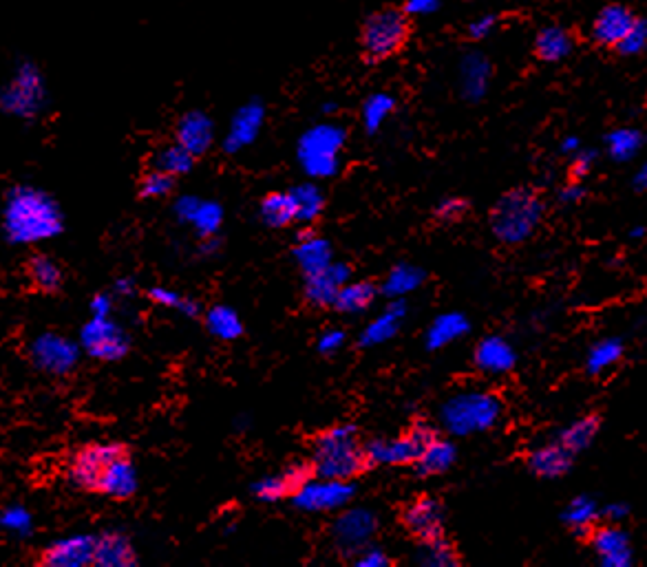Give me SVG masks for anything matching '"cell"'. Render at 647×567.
<instances>
[{
	"label": "cell",
	"mask_w": 647,
	"mask_h": 567,
	"mask_svg": "<svg viewBox=\"0 0 647 567\" xmlns=\"http://www.w3.org/2000/svg\"><path fill=\"white\" fill-rule=\"evenodd\" d=\"M67 477L76 488L118 501L137 492L131 448L122 442H87L67 455Z\"/></svg>",
	"instance_id": "obj_1"
},
{
	"label": "cell",
	"mask_w": 647,
	"mask_h": 567,
	"mask_svg": "<svg viewBox=\"0 0 647 567\" xmlns=\"http://www.w3.org/2000/svg\"><path fill=\"white\" fill-rule=\"evenodd\" d=\"M365 448L354 426H334L314 440L312 470L316 477L349 481L367 468Z\"/></svg>",
	"instance_id": "obj_2"
},
{
	"label": "cell",
	"mask_w": 647,
	"mask_h": 567,
	"mask_svg": "<svg viewBox=\"0 0 647 567\" xmlns=\"http://www.w3.org/2000/svg\"><path fill=\"white\" fill-rule=\"evenodd\" d=\"M544 219V203L535 190L515 188L495 203L491 212L493 234L502 243L517 245L535 234Z\"/></svg>",
	"instance_id": "obj_3"
},
{
	"label": "cell",
	"mask_w": 647,
	"mask_h": 567,
	"mask_svg": "<svg viewBox=\"0 0 647 567\" xmlns=\"http://www.w3.org/2000/svg\"><path fill=\"white\" fill-rule=\"evenodd\" d=\"M502 415V402L493 393L466 391L453 395L442 406L440 420L451 435H473L493 429Z\"/></svg>",
	"instance_id": "obj_4"
},
{
	"label": "cell",
	"mask_w": 647,
	"mask_h": 567,
	"mask_svg": "<svg viewBox=\"0 0 647 567\" xmlns=\"http://www.w3.org/2000/svg\"><path fill=\"white\" fill-rule=\"evenodd\" d=\"M347 142V131L341 124H316L299 139V162L314 179L334 177L341 168V151Z\"/></svg>",
	"instance_id": "obj_5"
},
{
	"label": "cell",
	"mask_w": 647,
	"mask_h": 567,
	"mask_svg": "<svg viewBox=\"0 0 647 567\" xmlns=\"http://www.w3.org/2000/svg\"><path fill=\"white\" fill-rule=\"evenodd\" d=\"M409 16L396 7L380 9L365 18L360 29V47L367 62H383L407 45Z\"/></svg>",
	"instance_id": "obj_6"
},
{
	"label": "cell",
	"mask_w": 647,
	"mask_h": 567,
	"mask_svg": "<svg viewBox=\"0 0 647 567\" xmlns=\"http://www.w3.org/2000/svg\"><path fill=\"white\" fill-rule=\"evenodd\" d=\"M436 433L424 422L413 424V429L396 440H374L365 446L369 466H409L416 462Z\"/></svg>",
	"instance_id": "obj_7"
},
{
	"label": "cell",
	"mask_w": 647,
	"mask_h": 567,
	"mask_svg": "<svg viewBox=\"0 0 647 567\" xmlns=\"http://www.w3.org/2000/svg\"><path fill=\"white\" fill-rule=\"evenodd\" d=\"M294 506L307 512H330L343 508L354 497V486L341 479H310L292 492Z\"/></svg>",
	"instance_id": "obj_8"
},
{
	"label": "cell",
	"mask_w": 647,
	"mask_h": 567,
	"mask_svg": "<svg viewBox=\"0 0 647 567\" xmlns=\"http://www.w3.org/2000/svg\"><path fill=\"white\" fill-rule=\"evenodd\" d=\"M376 528H378V521L374 512H369L365 508H354L343 512V515L336 519L332 534L338 550L345 554H356L363 548H367V543L371 541V537H374Z\"/></svg>",
	"instance_id": "obj_9"
},
{
	"label": "cell",
	"mask_w": 647,
	"mask_h": 567,
	"mask_svg": "<svg viewBox=\"0 0 647 567\" xmlns=\"http://www.w3.org/2000/svg\"><path fill=\"white\" fill-rule=\"evenodd\" d=\"M407 530L422 541L440 539L444 534V506L433 497H420L405 510Z\"/></svg>",
	"instance_id": "obj_10"
},
{
	"label": "cell",
	"mask_w": 647,
	"mask_h": 567,
	"mask_svg": "<svg viewBox=\"0 0 647 567\" xmlns=\"http://www.w3.org/2000/svg\"><path fill=\"white\" fill-rule=\"evenodd\" d=\"M93 537H73L40 550L34 565L40 567H89L93 556Z\"/></svg>",
	"instance_id": "obj_11"
},
{
	"label": "cell",
	"mask_w": 647,
	"mask_h": 567,
	"mask_svg": "<svg viewBox=\"0 0 647 567\" xmlns=\"http://www.w3.org/2000/svg\"><path fill=\"white\" fill-rule=\"evenodd\" d=\"M634 20H636V16L630 7H625L621 3L606 5L597 14L595 23H592L590 36L597 42V45L614 49L621 42V38L628 34L630 27L634 25Z\"/></svg>",
	"instance_id": "obj_12"
},
{
	"label": "cell",
	"mask_w": 647,
	"mask_h": 567,
	"mask_svg": "<svg viewBox=\"0 0 647 567\" xmlns=\"http://www.w3.org/2000/svg\"><path fill=\"white\" fill-rule=\"evenodd\" d=\"M349 281H352V270H349V265L330 263L325 270L307 276L305 298L314 307H330L334 305L338 290H341V287Z\"/></svg>",
	"instance_id": "obj_13"
},
{
	"label": "cell",
	"mask_w": 647,
	"mask_h": 567,
	"mask_svg": "<svg viewBox=\"0 0 647 567\" xmlns=\"http://www.w3.org/2000/svg\"><path fill=\"white\" fill-rule=\"evenodd\" d=\"M23 274L29 283V290L36 294L51 296L62 292V287H65V272L49 254L34 252L27 256V261L23 263Z\"/></svg>",
	"instance_id": "obj_14"
},
{
	"label": "cell",
	"mask_w": 647,
	"mask_h": 567,
	"mask_svg": "<svg viewBox=\"0 0 647 567\" xmlns=\"http://www.w3.org/2000/svg\"><path fill=\"white\" fill-rule=\"evenodd\" d=\"M493 76L491 60L480 51L464 53L460 60V93L466 102H480Z\"/></svg>",
	"instance_id": "obj_15"
},
{
	"label": "cell",
	"mask_w": 647,
	"mask_h": 567,
	"mask_svg": "<svg viewBox=\"0 0 647 567\" xmlns=\"http://www.w3.org/2000/svg\"><path fill=\"white\" fill-rule=\"evenodd\" d=\"M93 567H133L137 565V554L126 534L104 532L93 543Z\"/></svg>",
	"instance_id": "obj_16"
},
{
	"label": "cell",
	"mask_w": 647,
	"mask_h": 567,
	"mask_svg": "<svg viewBox=\"0 0 647 567\" xmlns=\"http://www.w3.org/2000/svg\"><path fill=\"white\" fill-rule=\"evenodd\" d=\"M592 548L599 554L603 567H628L632 565V548L628 532L606 526L592 532Z\"/></svg>",
	"instance_id": "obj_17"
},
{
	"label": "cell",
	"mask_w": 647,
	"mask_h": 567,
	"mask_svg": "<svg viewBox=\"0 0 647 567\" xmlns=\"http://www.w3.org/2000/svg\"><path fill=\"white\" fill-rule=\"evenodd\" d=\"M475 362L484 373H491V376H502L508 373L517 362L515 349L508 345V342L500 336H489L484 338L475 351Z\"/></svg>",
	"instance_id": "obj_18"
},
{
	"label": "cell",
	"mask_w": 647,
	"mask_h": 567,
	"mask_svg": "<svg viewBox=\"0 0 647 567\" xmlns=\"http://www.w3.org/2000/svg\"><path fill=\"white\" fill-rule=\"evenodd\" d=\"M212 135H215V131H212L210 117L201 111L186 113L177 124V142L195 157L208 151L212 144Z\"/></svg>",
	"instance_id": "obj_19"
},
{
	"label": "cell",
	"mask_w": 647,
	"mask_h": 567,
	"mask_svg": "<svg viewBox=\"0 0 647 567\" xmlns=\"http://www.w3.org/2000/svg\"><path fill=\"white\" fill-rule=\"evenodd\" d=\"M572 47H575V42H572L570 31L564 27L546 25L537 31L535 53L542 62L555 64V62L566 60L572 53Z\"/></svg>",
	"instance_id": "obj_20"
},
{
	"label": "cell",
	"mask_w": 647,
	"mask_h": 567,
	"mask_svg": "<svg viewBox=\"0 0 647 567\" xmlns=\"http://www.w3.org/2000/svg\"><path fill=\"white\" fill-rule=\"evenodd\" d=\"M407 314V305L405 301H400V298H394V301L389 303V307L385 309L383 314H380L374 323H371L365 331L363 336H360V345L363 347H374V345H383V342L391 340L396 336V331L402 323V318Z\"/></svg>",
	"instance_id": "obj_21"
},
{
	"label": "cell",
	"mask_w": 647,
	"mask_h": 567,
	"mask_svg": "<svg viewBox=\"0 0 647 567\" xmlns=\"http://www.w3.org/2000/svg\"><path fill=\"white\" fill-rule=\"evenodd\" d=\"M294 256L305 276H310L325 270L332 263V245L312 232H303L294 248Z\"/></svg>",
	"instance_id": "obj_22"
},
{
	"label": "cell",
	"mask_w": 647,
	"mask_h": 567,
	"mask_svg": "<svg viewBox=\"0 0 647 567\" xmlns=\"http://www.w3.org/2000/svg\"><path fill=\"white\" fill-rule=\"evenodd\" d=\"M528 466L535 475L544 479L564 477L572 468V453L561 444L537 448V451L528 457Z\"/></svg>",
	"instance_id": "obj_23"
},
{
	"label": "cell",
	"mask_w": 647,
	"mask_h": 567,
	"mask_svg": "<svg viewBox=\"0 0 647 567\" xmlns=\"http://www.w3.org/2000/svg\"><path fill=\"white\" fill-rule=\"evenodd\" d=\"M455 455H458V451H455V446L451 442L433 437V440L424 446L420 457L413 462V466H416V475L433 477V475L447 473L455 462Z\"/></svg>",
	"instance_id": "obj_24"
},
{
	"label": "cell",
	"mask_w": 647,
	"mask_h": 567,
	"mask_svg": "<svg viewBox=\"0 0 647 567\" xmlns=\"http://www.w3.org/2000/svg\"><path fill=\"white\" fill-rule=\"evenodd\" d=\"M261 124H263V106L259 102L243 106V109L235 115V122H232V128H230V137L226 139L228 151H237V148L250 144L252 139L257 137Z\"/></svg>",
	"instance_id": "obj_25"
},
{
	"label": "cell",
	"mask_w": 647,
	"mask_h": 567,
	"mask_svg": "<svg viewBox=\"0 0 647 567\" xmlns=\"http://www.w3.org/2000/svg\"><path fill=\"white\" fill-rule=\"evenodd\" d=\"M466 331H469V320H466L464 314L460 312L442 314L433 320V325L427 331V347L431 351L447 347L453 340L462 338Z\"/></svg>",
	"instance_id": "obj_26"
},
{
	"label": "cell",
	"mask_w": 647,
	"mask_h": 567,
	"mask_svg": "<svg viewBox=\"0 0 647 567\" xmlns=\"http://www.w3.org/2000/svg\"><path fill=\"white\" fill-rule=\"evenodd\" d=\"M376 294H378L376 285H371L367 281L345 283L334 298V307L343 314H360V312H365L371 303H374Z\"/></svg>",
	"instance_id": "obj_27"
},
{
	"label": "cell",
	"mask_w": 647,
	"mask_h": 567,
	"mask_svg": "<svg viewBox=\"0 0 647 567\" xmlns=\"http://www.w3.org/2000/svg\"><path fill=\"white\" fill-rule=\"evenodd\" d=\"M601 429V420L599 415H586L577 420L575 424H570L568 429L561 433V446L568 448L570 453H581L595 440L597 433Z\"/></svg>",
	"instance_id": "obj_28"
},
{
	"label": "cell",
	"mask_w": 647,
	"mask_h": 567,
	"mask_svg": "<svg viewBox=\"0 0 647 567\" xmlns=\"http://www.w3.org/2000/svg\"><path fill=\"white\" fill-rule=\"evenodd\" d=\"M296 217L294 201L290 192H270L268 197L261 201V219L268 223L270 228H283L292 223Z\"/></svg>",
	"instance_id": "obj_29"
},
{
	"label": "cell",
	"mask_w": 647,
	"mask_h": 567,
	"mask_svg": "<svg viewBox=\"0 0 647 567\" xmlns=\"http://www.w3.org/2000/svg\"><path fill=\"white\" fill-rule=\"evenodd\" d=\"M290 197L294 201V210H296L294 219L310 223V221H316L318 217H321L325 199H323V192L318 190L314 184H301V186L292 188Z\"/></svg>",
	"instance_id": "obj_30"
},
{
	"label": "cell",
	"mask_w": 647,
	"mask_h": 567,
	"mask_svg": "<svg viewBox=\"0 0 647 567\" xmlns=\"http://www.w3.org/2000/svg\"><path fill=\"white\" fill-rule=\"evenodd\" d=\"M606 148L614 162H630L643 148V133L636 128H617L608 133Z\"/></svg>",
	"instance_id": "obj_31"
},
{
	"label": "cell",
	"mask_w": 647,
	"mask_h": 567,
	"mask_svg": "<svg viewBox=\"0 0 647 567\" xmlns=\"http://www.w3.org/2000/svg\"><path fill=\"white\" fill-rule=\"evenodd\" d=\"M424 281V272L416 265H409V263H400L396 265L394 270L389 272L387 281L383 285V292L389 298H400L409 292L416 290Z\"/></svg>",
	"instance_id": "obj_32"
},
{
	"label": "cell",
	"mask_w": 647,
	"mask_h": 567,
	"mask_svg": "<svg viewBox=\"0 0 647 567\" xmlns=\"http://www.w3.org/2000/svg\"><path fill=\"white\" fill-rule=\"evenodd\" d=\"M396 109V98L389 93H374L369 95L363 104V124L367 133H378L380 126L385 124L387 117Z\"/></svg>",
	"instance_id": "obj_33"
},
{
	"label": "cell",
	"mask_w": 647,
	"mask_h": 567,
	"mask_svg": "<svg viewBox=\"0 0 647 567\" xmlns=\"http://www.w3.org/2000/svg\"><path fill=\"white\" fill-rule=\"evenodd\" d=\"M193 166H195V155L186 151V148L179 142L164 146L162 151L155 155V168L164 170V173L173 175V177L186 175Z\"/></svg>",
	"instance_id": "obj_34"
},
{
	"label": "cell",
	"mask_w": 647,
	"mask_h": 567,
	"mask_svg": "<svg viewBox=\"0 0 647 567\" xmlns=\"http://www.w3.org/2000/svg\"><path fill=\"white\" fill-rule=\"evenodd\" d=\"M418 563L424 567H455L460 565L458 561V554L451 548V545L440 539H433V541H422V548L418 552Z\"/></svg>",
	"instance_id": "obj_35"
},
{
	"label": "cell",
	"mask_w": 647,
	"mask_h": 567,
	"mask_svg": "<svg viewBox=\"0 0 647 567\" xmlns=\"http://www.w3.org/2000/svg\"><path fill=\"white\" fill-rule=\"evenodd\" d=\"M621 356H623V342L619 338L601 340L588 353V371L590 373L606 371L608 367L617 365Z\"/></svg>",
	"instance_id": "obj_36"
},
{
	"label": "cell",
	"mask_w": 647,
	"mask_h": 567,
	"mask_svg": "<svg viewBox=\"0 0 647 567\" xmlns=\"http://www.w3.org/2000/svg\"><path fill=\"white\" fill-rule=\"evenodd\" d=\"M597 519V504L590 497H577L570 501L564 512V521L575 532L592 530V523Z\"/></svg>",
	"instance_id": "obj_37"
},
{
	"label": "cell",
	"mask_w": 647,
	"mask_h": 567,
	"mask_svg": "<svg viewBox=\"0 0 647 567\" xmlns=\"http://www.w3.org/2000/svg\"><path fill=\"white\" fill-rule=\"evenodd\" d=\"M175 188V177L164 173V170L153 168L151 173H146L140 181V197L153 199V197H166L171 195Z\"/></svg>",
	"instance_id": "obj_38"
},
{
	"label": "cell",
	"mask_w": 647,
	"mask_h": 567,
	"mask_svg": "<svg viewBox=\"0 0 647 567\" xmlns=\"http://www.w3.org/2000/svg\"><path fill=\"white\" fill-rule=\"evenodd\" d=\"M645 45H647V25L643 18H636L628 34L621 38V42L614 49H617L621 56H639V53L645 49Z\"/></svg>",
	"instance_id": "obj_39"
},
{
	"label": "cell",
	"mask_w": 647,
	"mask_h": 567,
	"mask_svg": "<svg viewBox=\"0 0 647 567\" xmlns=\"http://www.w3.org/2000/svg\"><path fill=\"white\" fill-rule=\"evenodd\" d=\"M252 492L254 497L261 501H279L290 495L288 484H285L283 477H265L252 486Z\"/></svg>",
	"instance_id": "obj_40"
},
{
	"label": "cell",
	"mask_w": 647,
	"mask_h": 567,
	"mask_svg": "<svg viewBox=\"0 0 647 567\" xmlns=\"http://www.w3.org/2000/svg\"><path fill=\"white\" fill-rule=\"evenodd\" d=\"M210 329L215 331L217 336H224V338L237 336L239 334L237 316L232 312H226V309H215V312L210 314Z\"/></svg>",
	"instance_id": "obj_41"
},
{
	"label": "cell",
	"mask_w": 647,
	"mask_h": 567,
	"mask_svg": "<svg viewBox=\"0 0 647 567\" xmlns=\"http://www.w3.org/2000/svg\"><path fill=\"white\" fill-rule=\"evenodd\" d=\"M314 475V470H312V464H303V462H296L292 466H288V470H285V473L281 475L285 484H288V490L294 492V490H299L301 486H305L307 481L312 479Z\"/></svg>",
	"instance_id": "obj_42"
},
{
	"label": "cell",
	"mask_w": 647,
	"mask_h": 567,
	"mask_svg": "<svg viewBox=\"0 0 647 567\" xmlns=\"http://www.w3.org/2000/svg\"><path fill=\"white\" fill-rule=\"evenodd\" d=\"M466 212V201L460 197H447L438 203L436 217L442 221H458L464 217Z\"/></svg>",
	"instance_id": "obj_43"
},
{
	"label": "cell",
	"mask_w": 647,
	"mask_h": 567,
	"mask_svg": "<svg viewBox=\"0 0 647 567\" xmlns=\"http://www.w3.org/2000/svg\"><path fill=\"white\" fill-rule=\"evenodd\" d=\"M592 164H595V151H577V157H575V162H572V179H586L590 175V170H592Z\"/></svg>",
	"instance_id": "obj_44"
},
{
	"label": "cell",
	"mask_w": 647,
	"mask_h": 567,
	"mask_svg": "<svg viewBox=\"0 0 647 567\" xmlns=\"http://www.w3.org/2000/svg\"><path fill=\"white\" fill-rule=\"evenodd\" d=\"M497 27V16L495 14H484L480 18H475L469 25V36L473 40H482L486 36L493 34V29Z\"/></svg>",
	"instance_id": "obj_45"
},
{
	"label": "cell",
	"mask_w": 647,
	"mask_h": 567,
	"mask_svg": "<svg viewBox=\"0 0 647 567\" xmlns=\"http://www.w3.org/2000/svg\"><path fill=\"white\" fill-rule=\"evenodd\" d=\"M343 342H345V334L341 329H327L325 334L318 338V351L325 353V356H330V353L343 347Z\"/></svg>",
	"instance_id": "obj_46"
},
{
	"label": "cell",
	"mask_w": 647,
	"mask_h": 567,
	"mask_svg": "<svg viewBox=\"0 0 647 567\" xmlns=\"http://www.w3.org/2000/svg\"><path fill=\"white\" fill-rule=\"evenodd\" d=\"M440 5L442 0H407L402 12L407 16H429V14H436Z\"/></svg>",
	"instance_id": "obj_47"
},
{
	"label": "cell",
	"mask_w": 647,
	"mask_h": 567,
	"mask_svg": "<svg viewBox=\"0 0 647 567\" xmlns=\"http://www.w3.org/2000/svg\"><path fill=\"white\" fill-rule=\"evenodd\" d=\"M356 565L358 567H387L391 565L389 561V556L383 552V550H378V548H363V552L358 554V559H356Z\"/></svg>",
	"instance_id": "obj_48"
},
{
	"label": "cell",
	"mask_w": 647,
	"mask_h": 567,
	"mask_svg": "<svg viewBox=\"0 0 647 567\" xmlns=\"http://www.w3.org/2000/svg\"><path fill=\"white\" fill-rule=\"evenodd\" d=\"M583 195H586V190H583L579 184H572L559 192V201L561 203H577L583 199Z\"/></svg>",
	"instance_id": "obj_49"
},
{
	"label": "cell",
	"mask_w": 647,
	"mask_h": 567,
	"mask_svg": "<svg viewBox=\"0 0 647 567\" xmlns=\"http://www.w3.org/2000/svg\"><path fill=\"white\" fill-rule=\"evenodd\" d=\"M628 506H625V504H612V506H608L606 508V517L610 519V521H621V519H625V517H628Z\"/></svg>",
	"instance_id": "obj_50"
},
{
	"label": "cell",
	"mask_w": 647,
	"mask_h": 567,
	"mask_svg": "<svg viewBox=\"0 0 647 567\" xmlns=\"http://www.w3.org/2000/svg\"><path fill=\"white\" fill-rule=\"evenodd\" d=\"M217 221H219V212L215 208H210V210L204 212V215H201V221L199 223H201V228L212 230V228L217 226Z\"/></svg>",
	"instance_id": "obj_51"
},
{
	"label": "cell",
	"mask_w": 647,
	"mask_h": 567,
	"mask_svg": "<svg viewBox=\"0 0 647 567\" xmlns=\"http://www.w3.org/2000/svg\"><path fill=\"white\" fill-rule=\"evenodd\" d=\"M579 148H581V144H579V139L577 137H566L564 139V142H561V153H568V155H572V153H577L579 151Z\"/></svg>",
	"instance_id": "obj_52"
},
{
	"label": "cell",
	"mask_w": 647,
	"mask_h": 567,
	"mask_svg": "<svg viewBox=\"0 0 647 567\" xmlns=\"http://www.w3.org/2000/svg\"><path fill=\"white\" fill-rule=\"evenodd\" d=\"M634 188L639 190V192H643L647 188V168L645 166H641L639 173H636V177H634Z\"/></svg>",
	"instance_id": "obj_53"
},
{
	"label": "cell",
	"mask_w": 647,
	"mask_h": 567,
	"mask_svg": "<svg viewBox=\"0 0 647 567\" xmlns=\"http://www.w3.org/2000/svg\"><path fill=\"white\" fill-rule=\"evenodd\" d=\"M643 234H645V230H643V228H636V230H632V237H634V239H641V237H643Z\"/></svg>",
	"instance_id": "obj_54"
}]
</instances>
